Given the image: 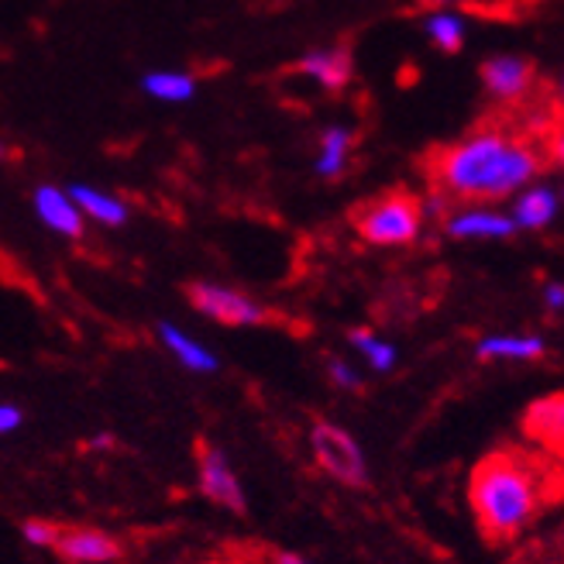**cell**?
<instances>
[{
	"label": "cell",
	"mask_w": 564,
	"mask_h": 564,
	"mask_svg": "<svg viewBox=\"0 0 564 564\" xmlns=\"http://www.w3.org/2000/svg\"><path fill=\"white\" fill-rule=\"evenodd\" d=\"M544 165V145H538L533 138L502 124H482L451 141L431 159V180L434 189H441L455 204L499 207L530 183H538Z\"/></svg>",
	"instance_id": "6da1fadb"
},
{
	"label": "cell",
	"mask_w": 564,
	"mask_h": 564,
	"mask_svg": "<svg viewBox=\"0 0 564 564\" xmlns=\"http://www.w3.org/2000/svg\"><path fill=\"white\" fill-rule=\"evenodd\" d=\"M468 499L478 530L492 544L513 541L538 520L544 506L541 471L517 451H492L475 465Z\"/></svg>",
	"instance_id": "7a4b0ae2"
},
{
	"label": "cell",
	"mask_w": 564,
	"mask_h": 564,
	"mask_svg": "<svg viewBox=\"0 0 564 564\" xmlns=\"http://www.w3.org/2000/svg\"><path fill=\"white\" fill-rule=\"evenodd\" d=\"M423 204L413 193H386L355 214V231L372 248H406L423 235Z\"/></svg>",
	"instance_id": "3957f363"
},
{
	"label": "cell",
	"mask_w": 564,
	"mask_h": 564,
	"mask_svg": "<svg viewBox=\"0 0 564 564\" xmlns=\"http://www.w3.org/2000/svg\"><path fill=\"white\" fill-rule=\"evenodd\" d=\"M310 451L324 475L348 489H365L369 486V458H365L361 444L334 420H314L310 423Z\"/></svg>",
	"instance_id": "277c9868"
},
{
	"label": "cell",
	"mask_w": 564,
	"mask_h": 564,
	"mask_svg": "<svg viewBox=\"0 0 564 564\" xmlns=\"http://www.w3.org/2000/svg\"><path fill=\"white\" fill-rule=\"evenodd\" d=\"M186 300L196 314L224 327H262L272 321L269 306L235 286H224V282H193V286H186Z\"/></svg>",
	"instance_id": "5b68a950"
},
{
	"label": "cell",
	"mask_w": 564,
	"mask_h": 564,
	"mask_svg": "<svg viewBox=\"0 0 564 564\" xmlns=\"http://www.w3.org/2000/svg\"><path fill=\"white\" fill-rule=\"evenodd\" d=\"M441 228L451 241H510L517 235L510 210H499L496 204H455Z\"/></svg>",
	"instance_id": "8992f818"
},
{
	"label": "cell",
	"mask_w": 564,
	"mask_h": 564,
	"mask_svg": "<svg viewBox=\"0 0 564 564\" xmlns=\"http://www.w3.org/2000/svg\"><path fill=\"white\" fill-rule=\"evenodd\" d=\"M478 76H482L486 97L499 107L523 104L533 94V87H538V73H533L530 59L513 55V52L489 55V59L482 63V69H478Z\"/></svg>",
	"instance_id": "52a82bcc"
},
{
	"label": "cell",
	"mask_w": 564,
	"mask_h": 564,
	"mask_svg": "<svg viewBox=\"0 0 564 564\" xmlns=\"http://www.w3.org/2000/svg\"><path fill=\"white\" fill-rule=\"evenodd\" d=\"M196 451H200V455H196V468H200V492L210 502L224 506V510L245 513V506H248L245 502V489H241V478L231 468L228 455H224L220 447L207 444V441L196 447Z\"/></svg>",
	"instance_id": "ba28073f"
},
{
	"label": "cell",
	"mask_w": 564,
	"mask_h": 564,
	"mask_svg": "<svg viewBox=\"0 0 564 564\" xmlns=\"http://www.w3.org/2000/svg\"><path fill=\"white\" fill-rule=\"evenodd\" d=\"M296 73L324 94H341L355 79V55L348 45H314L296 59Z\"/></svg>",
	"instance_id": "9c48e42d"
},
{
	"label": "cell",
	"mask_w": 564,
	"mask_h": 564,
	"mask_svg": "<svg viewBox=\"0 0 564 564\" xmlns=\"http://www.w3.org/2000/svg\"><path fill=\"white\" fill-rule=\"evenodd\" d=\"M52 551L69 564H115L124 554V547L115 533L94 530V527L59 530V541H55Z\"/></svg>",
	"instance_id": "30bf717a"
},
{
	"label": "cell",
	"mask_w": 564,
	"mask_h": 564,
	"mask_svg": "<svg viewBox=\"0 0 564 564\" xmlns=\"http://www.w3.org/2000/svg\"><path fill=\"white\" fill-rule=\"evenodd\" d=\"M32 207H35V217L45 224L52 235L76 241V238H83V231H87V217H83V210L76 207L69 189H63V186H52V183L35 186Z\"/></svg>",
	"instance_id": "8fae6325"
},
{
	"label": "cell",
	"mask_w": 564,
	"mask_h": 564,
	"mask_svg": "<svg viewBox=\"0 0 564 564\" xmlns=\"http://www.w3.org/2000/svg\"><path fill=\"white\" fill-rule=\"evenodd\" d=\"M561 204H564L561 189L538 180L510 200V217L517 224V231H547L561 214Z\"/></svg>",
	"instance_id": "7c38bea8"
},
{
	"label": "cell",
	"mask_w": 564,
	"mask_h": 564,
	"mask_svg": "<svg viewBox=\"0 0 564 564\" xmlns=\"http://www.w3.org/2000/svg\"><path fill=\"white\" fill-rule=\"evenodd\" d=\"M547 355V341L541 334H527V330H499L486 334L475 341V358L478 361H517L530 365Z\"/></svg>",
	"instance_id": "4fadbf2b"
},
{
	"label": "cell",
	"mask_w": 564,
	"mask_h": 564,
	"mask_svg": "<svg viewBox=\"0 0 564 564\" xmlns=\"http://www.w3.org/2000/svg\"><path fill=\"white\" fill-rule=\"evenodd\" d=\"M351 152H355V128L351 124H327L317 134L314 173L321 180H341L351 165Z\"/></svg>",
	"instance_id": "5bb4252c"
},
{
	"label": "cell",
	"mask_w": 564,
	"mask_h": 564,
	"mask_svg": "<svg viewBox=\"0 0 564 564\" xmlns=\"http://www.w3.org/2000/svg\"><path fill=\"white\" fill-rule=\"evenodd\" d=\"M159 341L162 348L173 355L186 372H196V376H214L220 369V358L204 345L196 341L193 334H186L183 327L176 324H159Z\"/></svg>",
	"instance_id": "9a60e30c"
},
{
	"label": "cell",
	"mask_w": 564,
	"mask_h": 564,
	"mask_svg": "<svg viewBox=\"0 0 564 564\" xmlns=\"http://www.w3.org/2000/svg\"><path fill=\"white\" fill-rule=\"evenodd\" d=\"M66 189L76 200V207L83 210V217H90L94 224H104V228H124L128 217H131V207L121 200L118 193H107V189H97L87 183H73Z\"/></svg>",
	"instance_id": "2e32d148"
},
{
	"label": "cell",
	"mask_w": 564,
	"mask_h": 564,
	"mask_svg": "<svg viewBox=\"0 0 564 564\" xmlns=\"http://www.w3.org/2000/svg\"><path fill=\"white\" fill-rule=\"evenodd\" d=\"M468 14L462 8H434L423 18V39L444 55H458L468 42Z\"/></svg>",
	"instance_id": "e0dca14e"
},
{
	"label": "cell",
	"mask_w": 564,
	"mask_h": 564,
	"mask_svg": "<svg viewBox=\"0 0 564 564\" xmlns=\"http://www.w3.org/2000/svg\"><path fill=\"white\" fill-rule=\"evenodd\" d=\"M141 90L159 104H186L196 97V76L186 69H152L141 76Z\"/></svg>",
	"instance_id": "ac0fdd59"
},
{
	"label": "cell",
	"mask_w": 564,
	"mask_h": 564,
	"mask_svg": "<svg viewBox=\"0 0 564 564\" xmlns=\"http://www.w3.org/2000/svg\"><path fill=\"white\" fill-rule=\"evenodd\" d=\"M348 345L365 358V365H369L372 372H379V376H389L392 369H397V361H400V351H397V345H389L386 337H379L376 330H369V327H355V330H348Z\"/></svg>",
	"instance_id": "d6986e66"
},
{
	"label": "cell",
	"mask_w": 564,
	"mask_h": 564,
	"mask_svg": "<svg viewBox=\"0 0 564 564\" xmlns=\"http://www.w3.org/2000/svg\"><path fill=\"white\" fill-rule=\"evenodd\" d=\"M59 530H63V527H55L52 520H24V523H21V538H24V544L42 547V551H52L55 541H59Z\"/></svg>",
	"instance_id": "ffe728a7"
},
{
	"label": "cell",
	"mask_w": 564,
	"mask_h": 564,
	"mask_svg": "<svg viewBox=\"0 0 564 564\" xmlns=\"http://www.w3.org/2000/svg\"><path fill=\"white\" fill-rule=\"evenodd\" d=\"M327 379L345 389V392H361L365 382H361V372L355 369V365H348L345 358H327Z\"/></svg>",
	"instance_id": "44dd1931"
},
{
	"label": "cell",
	"mask_w": 564,
	"mask_h": 564,
	"mask_svg": "<svg viewBox=\"0 0 564 564\" xmlns=\"http://www.w3.org/2000/svg\"><path fill=\"white\" fill-rule=\"evenodd\" d=\"M544 155H547V162H554V165L561 169V173H564V121H561V124H554V128L547 131Z\"/></svg>",
	"instance_id": "7402d4cb"
},
{
	"label": "cell",
	"mask_w": 564,
	"mask_h": 564,
	"mask_svg": "<svg viewBox=\"0 0 564 564\" xmlns=\"http://www.w3.org/2000/svg\"><path fill=\"white\" fill-rule=\"evenodd\" d=\"M24 427V410L18 403H0V437L18 434Z\"/></svg>",
	"instance_id": "603a6c76"
},
{
	"label": "cell",
	"mask_w": 564,
	"mask_h": 564,
	"mask_svg": "<svg viewBox=\"0 0 564 564\" xmlns=\"http://www.w3.org/2000/svg\"><path fill=\"white\" fill-rule=\"evenodd\" d=\"M541 303H544L547 314H564V282L547 279L541 286Z\"/></svg>",
	"instance_id": "cb8c5ba5"
},
{
	"label": "cell",
	"mask_w": 564,
	"mask_h": 564,
	"mask_svg": "<svg viewBox=\"0 0 564 564\" xmlns=\"http://www.w3.org/2000/svg\"><path fill=\"white\" fill-rule=\"evenodd\" d=\"M272 564H314V561H306L303 554H293V551H279L272 557Z\"/></svg>",
	"instance_id": "d4e9b609"
},
{
	"label": "cell",
	"mask_w": 564,
	"mask_h": 564,
	"mask_svg": "<svg viewBox=\"0 0 564 564\" xmlns=\"http://www.w3.org/2000/svg\"><path fill=\"white\" fill-rule=\"evenodd\" d=\"M554 100H557V107H561V115H564V73L554 79Z\"/></svg>",
	"instance_id": "484cf974"
},
{
	"label": "cell",
	"mask_w": 564,
	"mask_h": 564,
	"mask_svg": "<svg viewBox=\"0 0 564 564\" xmlns=\"http://www.w3.org/2000/svg\"><path fill=\"white\" fill-rule=\"evenodd\" d=\"M437 8H458V4H468V0H431Z\"/></svg>",
	"instance_id": "4316f807"
},
{
	"label": "cell",
	"mask_w": 564,
	"mask_h": 564,
	"mask_svg": "<svg viewBox=\"0 0 564 564\" xmlns=\"http://www.w3.org/2000/svg\"><path fill=\"white\" fill-rule=\"evenodd\" d=\"M107 444H110V437H94L90 441V447H107Z\"/></svg>",
	"instance_id": "83f0119b"
},
{
	"label": "cell",
	"mask_w": 564,
	"mask_h": 564,
	"mask_svg": "<svg viewBox=\"0 0 564 564\" xmlns=\"http://www.w3.org/2000/svg\"><path fill=\"white\" fill-rule=\"evenodd\" d=\"M0 159H8V145H4V141H0Z\"/></svg>",
	"instance_id": "f1b7e54d"
},
{
	"label": "cell",
	"mask_w": 564,
	"mask_h": 564,
	"mask_svg": "<svg viewBox=\"0 0 564 564\" xmlns=\"http://www.w3.org/2000/svg\"><path fill=\"white\" fill-rule=\"evenodd\" d=\"M561 200H564V189H561Z\"/></svg>",
	"instance_id": "f546056e"
}]
</instances>
